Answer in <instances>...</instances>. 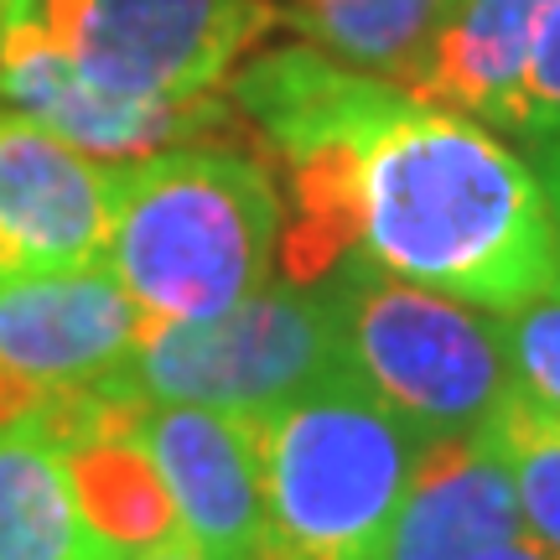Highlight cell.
Returning <instances> with one entry per match:
<instances>
[{
	"label": "cell",
	"instance_id": "cell-5",
	"mask_svg": "<svg viewBox=\"0 0 560 560\" xmlns=\"http://www.w3.org/2000/svg\"><path fill=\"white\" fill-rule=\"evenodd\" d=\"M125 374L151 405H202L260 420L322 384L348 380L353 363L327 291L265 285L213 322L140 317Z\"/></svg>",
	"mask_w": 560,
	"mask_h": 560
},
{
	"label": "cell",
	"instance_id": "cell-11",
	"mask_svg": "<svg viewBox=\"0 0 560 560\" xmlns=\"http://www.w3.org/2000/svg\"><path fill=\"white\" fill-rule=\"evenodd\" d=\"M520 535V499L482 436H431L384 560H488Z\"/></svg>",
	"mask_w": 560,
	"mask_h": 560
},
{
	"label": "cell",
	"instance_id": "cell-4",
	"mask_svg": "<svg viewBox=\"0 0 560 560\" xmlns=\"http://www.w3.org/2000/svg\"><path fill=\"white\" fill-rule=\"evenodd\" d=\"M342 353L420 436H482L514 400L499 322L467 312L457 296L400 280L363 255L327 276Z\"/></svg>",
	"mask_w": 560,
	"mask_h": 560
},
{
	"label": "cell",
	"instance_id": "cell-15",
	"mask_svg": "<svg viewBox=\"0 0 560 560\" xmlns=\"http://www.w3.org/2000/svg\"><path fill=\"white\" fill-rule=\"evenodd\" d=\"M452 0H276L280 26L359 73L400 79Z\"/></svg>",
	"mask_w": 560,
	"mask_h": 560
},
{
	"label": "cell",
	"instance_id": "cell-23",
	"mask_svg": "<svg viewBox=\"0 0 560 560\" xmlns=\"http://www.w3.org/2000/svg\"><path fill=\"white\" fill-rule=\"evenodd\" d=\"M11 5H16V11H21V16H32V11H37V5H42V0H11Z\"/></svg>",
	"mask_w": 560,
	"mask_h": 560
},
{
	"label": "cell",
	"instance_id": "cell-13",
	"mask_svg": "<svg viewBox=\"0 0 560 560\" xmlns=\"http://www.w3.org/2000/svg\"><path fill=\"white\" fill-rule=\"evenodd\" d=\"M0 560H109L37 420L0 425Z\"/></svg>",
	"mask_w": 560,
	"mask_h": 560
},
{
	"label": "cell",
	"instance_id": "cell-7",
	"mask_svg": "<svg viewBox=\"0 0 560 560\" xmlns=\"http://www.w3.org/2000/svg\"><path fill=\"white\" fill-rule=\"evenodd\" d=\"M140 306L109 265L0 280V425L130 369Z\"/></svg>",
	"mask_w": 560,
	"mask_h": 560
},
{
	"label": "cell",
	"instance_id": "cell-20",
	"mask_svg": "<svg viewBox=\"0 0 560 560\" xmlns=\"http://www.w3.org/2000/svg\"><path fill=\"white\" fill-rule=\"evenodd\" d=\"M109 560H213V556H208V550H198L187 535H177V540L145 545V550H120V556H109Z\"/></svg>",
	"mask_w": 560,
	"mask_h": 560
},
{
	"label": "cell",
	"instance_id": "cell-14",
	"mask_svg": "<svg viewBox=\"0 0 560 560\" xmlns=\"http://www.w3.org/2000/svg\"><path fill=\"white\" fill-rule=\"evenodd\" d=\"M62 462H68L83 520L109 545V556L145 550V545L182 535L177 503L166 493V478H161L156 457L145 452L140 431L79 441V446L62 452Z\"/></svg>",
	"mask_w": 560,
	"mask_h": 560
},
{
	"label": "cell",
	"instance_id": "cell-1",
	"mask_svg": "<svg viewBox=\"0 0 560 560\" xmlns=\"http://www.w3.org/2000/svg\"><path fill=\"white\" fill-rule=\"evenodd\" d=\"M359 255L441 296L509 312L560 270L535 166L478 120L395 94L353 145Z\"/></svg>",
	"mask_w": 560,
	"mask_h": 560
},
{
	"label": "cell",
	"instance_id": "cell-8",
	"mask_svg": "<svg viewBox=\"0 0 560 560\" xmlns=\"http://www.w3.org/2000/svg\"><path fill=\"white\" fill-rule=\"evenodd\" d=\"M0 100L100 161H140L156 151H177L234 120V104H223V94L136 100V94L100 89L47 37L37 16L11 21V32L0 37Z\"/></svg>",
	"mask_w": 560,
	"mask_h": 560
},
{
	"label": "cell",
	"instance_id": "cell-22",
	"mask_svg": "<svg viewBox=\"0 0 560 560\" xmlns=\"http://www.w3.org/2000/svg\"><path fill=\"white\" fill-rule=\"evenodd\" d=\"M11 21H21V11H16V5H11V0H0V37L11 32Z\"/></svg>",
	"mask_w": 560,
	"mask_h": 560
},
{
	"label": "cell",
	"instance_id": "cell-17",
	"mask_svg": "<svg viewBox=\"0 0 560 560\" xmlns=\"http://www.w3.org/2000/svg\"><path fill=\"white\" fill-rule=\"evenodd\" d=\"M493 322H499V342L509 380H514V395L560 420V270L545 291H535L520 306H509Z\"/></svg>",
	"mask_w": 560,
	"mask_h": 560
},
{
	"label": "cell",
	"instance_id": "cell-21",
	"mask_svg": "<svg viewBox=\"0 0 560 560\" xmlns=\"http://www.w3.org/2000/svg\"><path fill=\"white\" fill-rule=\"evenodd\" d=\"M488 560H556V556H550L540 540H529V535H514V540L499 545V550H493Z\"/></svg>",
	"mask_w": 560,
	"mask_h": 560
},
{
	"label": "cell",
	"instance_id": "cell-19",
	"mask_svg": "<svg viewBox=\"0 0 560 560\" xmlns=\"http://www.w3.org/2000/svg\"><path fill=\"white\" fill-rule=\"evenodd\" d=\"M535 177H540L545 198H550V213H556V229H560V130L535 140Z\"/></svg>",
	"mask_w": 560,
	"mask_h": 560
},
{
	"label": "cell",
	"instance_id": "cell-6",
	"mask_svg": "<svg viewBox=\"0 0 560 560\" xmlns=\"http://www.w3.org/2000/svg\"><path fill=\"white\" fill-rule=\"evenodd\" d=\"M32 16L83 79L136 100L219 94L234 62L280 26L276 0H42Z\"/></svg>",
	"mask_w": 560,
	"mask_h": 560
},
{
	"label": "cell",
	"instance_id": "cell-10",
	"mask_svg": "<svg viewBox=\"0 0 560 560\" xmlns=\"http://www.w3.org/2000/svg\"><path fill=\"white\" fill-rule=\"evenodd\" d=\"M140 441L177 503L182 535L213 560H265V488L255 420L202 405H151Z\"/></svg>",
	"mask_w": 560,
	"mask_h": 560
},
{
	"label": "cell",
	"instance_id": "cell-16",
	"mask_svg": "<svg viewBox=\"0 0 560 560\" xmlns=\"http://www.w3.org/2000/svg\"><path fill=\"white\" fill-rule=\"evenodd\" d=\"M482 441L499 452L514 478L524 535L560 560V420L514 395L499 410V420L482 431Z\"/></svg>",
	"mask_w": 560,
	"mask_h": 560
},
{
	"label": "cell",
	"instance_id": "cell-2",
	"mask_svg": "<svg viewBox=\"0 0 560 560\" xmlns=\"http://www.w3.org/2000/svg\"><path fill=\"white\" fill-rule=\"evenodd\" d=\"M280 198L255 156L177 145L120 166L109 270L140 317L213 322L265 291L280 255Z\"/></svg>",
	"mask_w": 560,
	"mask_h": 560
},
{
	"label": "cell",
	"instance_id": "cell-18",
	"mask_svg": "<svg viewBox=\"0 0 560 560\" xmlns=\"http://www.w3.org/2000/svg\"><path fill=\"white\" fill-rule=\"evenodd\" d=\"M499 130H514L524 140H540L550 130H560V5L550 11V21L540 26V37L529 47L520 83H514V100L503 109Z\"/></svg>",
	"mask_w": 560,
	"mask_h": 560
},
{
	"label": "cell",
	"instance_id": "cell-9",
	"mask_svg": "<svg viewBox=\"0 0 560 560\" xmlns=\"http://www.w3.org/2000/svg\"><path fill=\"white\" fill-rule=\"evenodd\" d=\"M120 166L16 109L0 115V280L109 260Z\"/></svg>",
	"mask_w": 560,
	"mask_h": 560
},
{
	"label": "cell",
	"instance_id": "cell-12",
	"mask_svg": "<svg viewBox=\"0 0 560 560\" xmlns=\"http://www.w3.org/2000/svg\"><path fill=\"white\" fill-rule=\"evenodd\" d=\"M560 0H452L395 89L416 104L503 125L529 47Z\"/></svg>",
	"mask_w": 560,
	"mask_h": 560
},
{
	"label": "cell",
	"instance_id": "cell-3",
	"mask_svg": "<svg viewBox=\"0 0 560 560\" xmlns=\"http://www.w3.org/2000/svg\"><path fill=\"white\" fill-rule=\"evenodd\" d=\"M265 488V560H384L420 462L405 416L332 380L255 420Z\"/></svg>",
	"mask_w": 560,
	"mask_h": 560
}]
</instances>
